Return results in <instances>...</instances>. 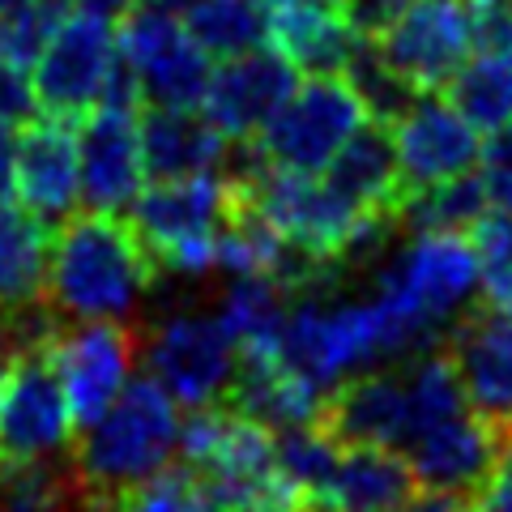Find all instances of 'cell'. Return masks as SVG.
<instances>
[{"mask_svg": "<svg viewBox=\"0 0 512 512\" xmlns=\"http://www.w3.org/2000/svg\"><path fill=\"white\" fill-rule=\"evenodd\" d=\"M154 261L116 214H77L52 239L47 299L73 320H124L154 282Z\"/></svg>", "mask_w": 512, "mask_h": 512, "instance_id": "cell-1", "label": "cell"}, {"mask_svg": "<svg viewBox=\"0 0 512 512\" xmlns=\"http://www.w3.org/2000/svg\"><path fill=\"white\" fill-rule=\"evenodd\" d=\"M180 402L150 376H133L77 448V487L86 495H120L167 470L180 453Z\"/></svg>", "mask_w": 512, "mask_h": 512, "instance_id": "cell-2", "label": "cell"}, {"mask_svg": "<svg viewBox=\"0 0 512 512\" xmlns=\"http://www.w3.org/2000/svg\"><path fill=\"white\" fill-rule=\"evenodd\" d=\"M235 214V188L227 175H184L154 180L128 210V227L167 274H210L218 269V239Z\"/></svg>", "mask_w": 512, "mask_h": 512, "instance_id": "cell-3", "label": "cell"}, {"mask_svg": "<svg viewBox=\"0 0 512 512\" xmlns=\"http://www.w3.org/2000/svg\"><path fill=\"white\" fill-rule=\"evenodd\" d=\"M372 295L427 346L436 329L466 312L478 295V261L470 235L461 231H414V239L376 269Z\"/></svg>", "mask_w": 512, "mask_h": 512, "instance_id": "cell-4", "label": "cell"}, {"mask_svg": "<svg viewBox=\"0 0 512 512\" xmlns=\"http://www.w3.org/2000/svg\"><path fill=\"white\" fill-rule=\"evenodd\" d=\"M184 466L201 478L214 508L269 500V495H291L278 474V444L274 431L261 427L235 406H201L180 427ZM299 500V495H295Z\"/></svg>", "mask_w": 512, "mask_h": 512, "instance_id": "cell-5", "label": "cell"}, {"mask_svg": "<svg viewBox=\"0 0 512 512\" xmlns=\"http://www.w3.org/2000/svg\"><path fill=\"white\" fill-rule=\"evenodd\" d=\"M367 120L372 116L346 77H303L252 146L278 171L320 175Z\"/></svg>", "mask_w": 512, "mask_h": 512, "instance_id": "cell-6", "label": "cell"}, {"mask_svg": "<svg viewBox=\"0 0 512 512\" xmlns=\"http://www.w3.org/2000/svg\"><path fill=\"white\" fill-rule=\"evenodd\" d=\"M120 60L133 73L146 107L201 111V99L214 77V56L188 35L184 18L154 5H137L116 26Z\"/></svg>", "mask_w": 512, "mask_h": 512, "instance_id": "cell-7", "label": "cell"}, {"mask_svg": "<svg viewBox=\"0 0 512 512\" xmlns=\"http://www.w3.org/2000/svg\"><path fill=\"white\" fill-rule=\"evenodd\" d=\"M372 47L414 94H444L478 47L474 9L470 0H406Z\"/></svg>", "mask_w": 512, "mask_h": 512, "instance_id": "cell-8", "label": "cell"}, {"mask_svg": "<svg viewBox=\"0 0 512 512\" xmlns=\"http://www.w3.org/2000/svg\"><path fill=\"white\" fill-rule=\"evenodd\" d=\"M120 69L116 22L99 13L69 9L35 60V94L39 111L56 120H82L107 99V86Z\"/></svg>", "mask_w": 512, "mask_h": 512, "instance_id": "cell-9", "label": "cell"}, {"mask_svg": "<svg viewBox=\"0 0 512 512\" xmlns=\"http://www.w3.org/2000/svg\"><path fill=\"white\" fill-rule=\"evenodd\" d=\"M146 367L150 380L163 384L180 406L201 410L227 402L239 372V350L218 316L175 312L150 329Z\"/></svg>", "mask_w": 512, "mask_h": 512, "instance_id": "cell-10", "label": "cell"}, {"mask_svg": "<svg viewBox=\"0 0 512 512\" xmlns=\"http://www.w3.org/2000/svg\"><path fill=\"white\" fill-rule=\"evenodd\" d=\"M43 350L82 431L99 423L128 389L137 363V338L120 320H77L73 329H52Z\"/></svg>", "mask_w": 512, "mask_h": 512, "instance_id": "cell-11", "label": "cell"}, {"mask_svg": "<svg viewBox=\"0 0 512 512\" xmlns=\"http://www.w3.org/2000/svg\"><path fill=\"white\" fill-rule=\"evenodd\" d=\"M73 410L47 363L43 346L9 359L5 397H0V466H39L73 440Z\"/></svg>", "mask_w": 512, "mask_h": 512, "instance_id": "cell-12", "label": "cell"}, {"mask_svg": "<svg viewBox=\"0 0 512 512\" xmlns=\"http://www.w3.org/2000/svg\"><path fill=\"white\" fill-rule=\"evenodd\" d=\"M77 163H82V205L90 214H124L146 188L141 154V111L94 107L77 124Z\"/></svg>", "mask_w": 512, "mask_h": 512, "instance_id": "cell-13", "label": "cell"}, {"mask_svg": "<svg viewBox=\"0 0 512 512\" xmlns=\"http://www.w3.org/2000/svg\"><path fill=\"white\" fill-rule=\"evenodd\" d=\"M299 86V69L278 47L231 56L214 64L210 90L201 99V116L227 141H256L261 128L278 116V107Z\"/></svg>", "mask_w": 512, "mask_h": 512, "instance_id": "cell-14", "label": "cell"}, {"mask_svg": "<svg viewBox=\"0 0 512 512\" xmlns=\"http://www.w3.org/2000/svg\"><path fill=\"white\" fill-rule=\"evenodd\" d=\"M389 133L406 192L474 171L478 150H483V133L448 103V94H419L389 124Z\"/></svg>", "mask_w": 512, "mask_h": 512, "instance_id": "cell-15", "label": "cell"}, {"mask_svg": "<svg viewBox=\"0 0 512 512\" xmlns=\"http://www.w3.org/2000/svg\"><path fill=\"white\" fill-rule=\"evenodd\" d=\"M504 444L508 440L483 419V414L461 410L453 419L427 427L423 436H414L402 448V457H406L419 491L470 500V495L487 483V474L495 470Z\"/></svg>", "mask_w": 512, "mask_h": 512, "instance_id": "cell-16", "label": "cell"}, {"mask_svg": "<svg viewBox=\"0 0 512 512\" xmlns=\"http://www.w3.org/2000/svg\"><path fill=\"white\" fill-rule=\"evenodd\" d=\"M448 355L470 410L512 440V312L483 308L466 316L448 338Z\"/></svg>", "mask_w": 512, "mask_h": 512, "instance_id": "cell-17", "label": "cell"}, {"mask_svg": "<svg viewBox=\"0 0 512 512\" xmlns=\"http://www.w3.org/2000/svg\"><path fill=\"white\" fill-rule=\"evenodd\" d=\"M18 201L43 222H69L82 205L73 120L35 116L18 128Z\"/></svg>", "mask_w": 512, "mask_h": 512, "instance_id": "cell-18", "label": "cell"}, {"mask_svg": "<svg viewBox=\"0 0 512 512\" xmlns=\"http://www.w3.org/2000/svg\"><path fill=\"white\" fill-rule=\"evenodd\" d=\"M320 427L342 448H393L410 440V397L402 372H359L325 397Z\"/></svg>", "mask_w": 512, "mask_h": 512, "instance_id": "cell-19", "label": "cell"}, {"mask_svg": "<svg viewBox=\"0 0 512 512\" xmlns=\"http://www.w3.org/2000/svg\"><path fill=\"white\" fill-rule=\"evenodd\" d=\"M269 47H278L303 77H342L363 35L350 13L320 0H269Z\"/></svg>", "mask_w": 512, "mask_h": 512, "instance_id": "cell-20", "label": "cell"}, {"mask_svg": "<svg viewBox=\"0 0 512 512\" xmlns=\"http://www.w3.org/2000/svg\"><path fill=\"white\" fill-rule=\"evenodd\" d=\"M141 154L154 180H184V175H222L231 163V141L201 116V111L150 107L141 111Z\"/></svg>", "mask_w": 512, "mask_h": 512, "instance_id": "cell-21", "label": "cell"}, {"mask_svg": "<svg viewBox=\"0 0 512 512\" xmlns=\"http://www.w3.org/2000/svg\"><path fill=\"white\" fill-rule=\"evenodd\" d=\"M320 180L338 192L342 201L355 205L359 214H393L397 218L406 184H402V167H397L389 124L367 120L338 150V158L320 171Z\"/></svg>", "mask_w": 512, "mask_h": 512, "instance_id": "cell-22", "label": "cell"}, {"mask_svg": "<svg viewBox=\"0 0 512 512\" xmlns=\"http://www.w3.org/2000/svg\"><path fill=\"white\" fill-rule=\"evenodd\" d=\"M227 406H235L239 414H248V419H256L269 431H286V427L320 423L325 393L312 380H303L295 367H286L278 355H269V359H239Z\"/></svg>", "mask_w": 512, "mask_h": 512, "instance_id": "cell-23", "label": "cell"}, {"mask_svg": "<svg viewBox=\"0 0 512 512\" xmlns=\"http://www.w3.org/2000/svg\"><path fill=\"white\" fill-rule=\"evenodd\" d=\"M47 261H52L47 222L26 205H0V312L18 316L39 308L47 295Z\"/></svg>", "mask_w": 512, "mask_h": 512, "instance_id": "cell-24", "label": "cell"}, {"mask_svg": "<svg viewBox=\"0 0 512 512\" xmlns=\"http://www.w3.org/2000/svg\"><path fill=\"white\" fill-rule=\"evenodd\" d=\"M419 483L393 448H342L338 478L329 487L325 512H397L406 508Z\"/></svg>", "mask_w": 512, "mask_h": 512, "instance_id": "cell-25", "label": "cell"}, {"mask_svg": "<svg viewBox=\"0 0 512 512\" xmlns=\"http://www.w3.org/2000/svg\"><path fill=\"white\" fill-rule=\"evenodd\" d=\"M291 291L274 278H235L222 295V329L231 333L239 359H269L278 355L286 316H291Z\"/></svg>", "mask_w": 512, "mask_h": 512, "instance_id": "cell-26", "label": "cell"}, {"mask_svg": "<svg viewBox=\"0 0 512 512\" xmlns=\"http://www.w3.org/2000/svg\"><path fill=\"white\" fill-rule=\"evenodd\" d=\"M184 26L214 60H231L269 47V0H192Z\"/></svg>", "mask_w": 512, "mask_h": 512, "instance_id": "cell-27", "label": "cell"}, {"mask_svg": "<svg viewBox=\"0 0 512 512\" xmlns=\"http://www.w3.org/2000/svg\"><path fill=\"white\" fill-rule=\"evenodd\" d=\"M278 444V474L282 483L291 487V495H299L312 512H325L329 487L338 478L342 466V444L329 436L320 423L312 427H286L274 436Z\"/></svg>", "mask_w": 512, "mask_h": 512, "instance_id": "cell-28", "label": "cell"}, {"mask_svg": "<svg viewBox=\"0 0 512 512\" xmlns=\"http://www.w3.org/2000/svg\"><path fill=\"white\" fill-rule=\"evenodd\" d=\"M491 210L483 180L478 171L466 175H453L444 184H431V188H414L397 205V222H406L410 231H461L470 235V227L478 218Z\"/></svg>", "mask_w": 512, "mask_h": 512, "instance_id": "cell-29", "label": "cell"}, {"mask_svg": "<svg viewBox=\"0 0 512 512\" xmlns=\"http://www.w3.org/2000/svg\"><path fill=\"white\" fill-rule=\"evenodd\" d=\"M82 512H218L210 491L201 487V478L188 466L163 470L150 483L120 495H86L82 491Z\"/></svg>", "mask_w": 512, "mask_h": 512, "instance_id": "cell-30", "label": "cell"}, {"mask_svg": "<svg viewBox=\"0 0 512 512\" xmlns=\"http://www.w3.org/2000/svg\"><path fill=\"white\" fill-rule=\"evenodd\" d=\"M470 248L478 261V295H483V303L512 312V214L487 210L470 227Z\"/></svg>", "mask_w": 512, "mask_h": 512, "instance_id": "cell-31", "label": "cell"}, {"mask_svg": "<svg viewBox=\"0 0 512 512\" xmlns=\"http://www.w3.org/2000/svg\"><path fill=\"white\" fill-rule=\"evenodd\" d=\"M0 512H73L69 487L56 470L39 466H0Z\"/></svg>", "mask_w": 512, "mask_h": 512, "instance_id": "cell-32", "label": "cell"}, {"mask_svg": "<svg viewBox=\"0 0 512 512\" xmlns=\"http://www.w3.org/2000/svg\"><path fill=\"white\" fill-rule=\"evenodd\" d=\"M60 0H35L30 9L13 13V18L0 22V56H9L13 64H22V69H35V60L43 56L47 39L56 35V26L64 18Z\"/></svg>", "mask_w": 512, "mask_h": 512, "instance_id": "cell-33", "label": "cell"}, {"mask_svg": "<svg viewBox=\"0 0 512 512\" xmlns=\"http://www.w3.org/2000/svg\"><path fill=\"white\" fill-rule=\"evenodd\" d=\"M478 180L491 201V210L512 214V124L483 133V150H478Z\"/></svg>", "mask_w": 512, "mask_h": 512, "instance_id": "cell-34", "label": "cell"}, {"mask_svg": "<svg viewBox=\"0 0 512 512\" xmlns=\"http://www.w3.org/2000/svg\"><path fill=\"white\" fill-rule=\"evenodd\" d=\"M39 116V94L35 77L22 64H13L9 56H0V124L22 128Z\"/></svg>", "mask_w": 512, "mask_h": 512, "instance_id": "cell-35", "label": "cell"}, {"mask_svg": "<svg viewBox=\"0 0 512 512\" xmlns=\"http://www.w3.org/2000/svg\"><path fill=\"white\" fill-rule=\"evenodd\" d=\"M466 512H512V440L504 444L487 483L466 500Z\"/></svg>", "mask_w": 512, "mask_h": 512, "instance_id": "cell-36", "label": "cell"}, {"mask_svg": "<svg viewBox=\"0 0 512 512\" xmlns=\"http://www.w3.org/2000/svg\"><path fill=\"white\" fill-rule=\"evenodd\" d=\"M18 197V128L0 124V205Z\"/></svg>", "mask_w": 512, "mask_h": 512, "instance_id": "cell-37", "label": "cell"}, {"mask_svg": "<svg viewBox=\"0 0 512 512\" xmlns=\"http://www.w3.org/2000/svg\"><path fill=\"white\" fill-rule=\"evenodd\" d=\"M64 9H77V13H99V18H111L120 22L124 13H133L141 0H60Z\"/></svg>", "mask_w": 512, "mask_h": 512, "instance_id": "cell-38", "label": "cell"}, {"mask_svg": "<svg viewBox=\"0 0 512 512\" xmlns=\"http://www.w3.org/2000/svg\"><path fill=\"white\" fill-rule=\"evenodd\" d=\"M218 512H312V508L295 500V495H269V500H248V504H231Z\"/></svg>", "mask_w": 512, "mask_h": 512, "instance_id": "cell-39", "label": "cell"}, {"mask_svg": "<svg viewBox=\"0 0 512 512\" xmlns=\"http://www.w3.org/2000/svg\"><path fill=\"white\" fill-rule=\"evenodd\" d=\"M397 512H466V500H453V495H414V500L406 508Z\"/></svg>", "mask_w": 512, "mask_h": 512, "instance_id": "cell-40", "label": "cell"}, {"mask_svg": "<svg viewBox=\"0 0 512 512\" xmlns=\"http://www.w3.org/2000/svg\"><path fill=\"white\" fill-rule=\"evenodd\" d=\"M35 0H0V22L5 18H13V13H22V9H30Z\"/></svg>", "mask_w": 512, "mask_h": 512, "instance_id": "cell-41", "label": "cell"}, {"mask_svg": "<svg viewBox=\"0 0 512 512\" xmlns=\"http://www.w3.org/2000/svg\"><path fill=\"white\" fill-rule=\"evenodd\" d=\"M9 350H0V397H5V376H9Z\"/></svg>", "mask_w": 512, "mask_h": 512, "instance_id": "cell-42", "label": "cell"}, {"mask_svg": "<svg viewBox=\"0 0 512 512\" xmlns=\"http://www.w3.org/2000/svg\"><path fill=\"white\" fill-rule=\"evenodd\" d=\"M320 5H329V9H342V13H346V5H350V0H320Z\"/></svg>", "mask_w": 512, "mask_h": 512, "instance_id": "cell-43", "label": "cell"}]
</instances>
